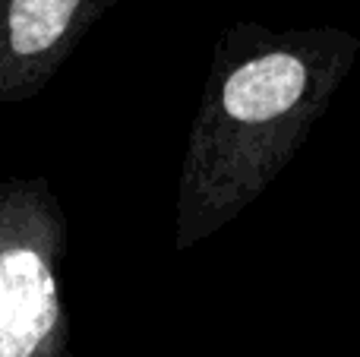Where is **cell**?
Returning <instances> with one entry per match:
<instances>
[{
  "label": "cell",
  "mask_w": 360,
  "mask_h": 357,
  "mask_svg": "<svg viewBox=\"0 0 360 357\" xmlns=\"http://www.w3.org/2000/svg\"><path fill=\"white\" fill-rule=\"evenodd\" d=\"M360 54L338 25L237 22L215 41L186 136L174 206V253L247 212L294 162Z\"/></svg>",
  "instance_id": "1"
},
{
  "label": "cell",
  "mask_w": 360,
  "mask_h": 357,
  "mask_svg": "<svg viewBox=\"0 0 360 357\" xmlns=\"http://www.w3.org/2000/svg\"><path fill=\"white\" fill-rule=\"evenodd\" d=\"M67 215L44 177L0 183V357H73L60 266Z\"/></svg>",
  "instance_id": "2"
},
{
  "label": "cell",
  "mask_w": 360,
  "mask_h": 357,
  "mask_svg": "<svg viewBox=\"0 0 360 357\" xmlns=\"http://www.w3.org/2000/svg\"><path fill=\"white\" fill-rule=\"evenodd\" d=\"M120 0H0V108L29 101Z\"/></svg>",
  "instance_id": "3"
}]
</instances>
